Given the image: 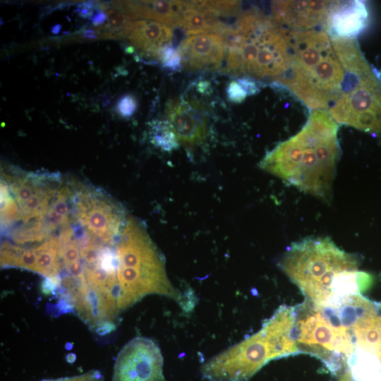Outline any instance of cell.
<instances>
[{
  "label": "cell",
  "mask_w": 381,
  "mask_h": 381,
  "mask_svg": "<svg viewBox=\"0 0 381 381\" xmlns=\"http://www.w3.org/2000/svg\"><path fill=\"white\" fill-rule=\"evenodd\" d=\"M288 33L289 66L272 84L337 123L381 136V75L355 38L334 37L323 25Z\"/></svg>",
  "instance_id": "obj_1"
},
{
  "label": "cell",
  "mask_w": 381,
  "mask_h": 381,
  "mask_svg": "<svg viewBox=\"0 0 381 381\" xmlns=\"http://www.w3.org/2000/svg\"><path fill=\"white\" fill-rule=\"evenodd\" d=\"M338 123L325 111L313 110L296 135L279 143L260 167L304 193L329 201L340 157Z\"/></svg>",
  "instance_id": "obj_2"
},
{
  "label": "cell",
  "mask_w": 381,
  "mask_h": 381,
  "mask_svg": "<svg viewBox=\"0 0 381 381\" xmlns=\"http://www.w3.org/2000/svg\"><path fill=\"white\" fill-rule=\"evenodd\" d=\"M359 260L328 237H308L292 243L279 265L305 296L321 304L332 297L361 294L372 276L358 270Z\"/></svg>",
  "instance_id": "obj_3"
},
{
  "label": "cell",
  "mask_w": 381,
  "mask_h": 381,
  "mask_svg": "<svg viewBox=\"0 0 381 381\" xmlns=\"http://www.w3.org/2000/svg\"><path fill=\"white\" fill-rule=\"evenodd\" d=\"M116 245L119 311L150 294L169 297L185 308L184 297L168 279L162 255L134 219L126 221Z\"/></svg>",
  "instance_id": "obj_4"
},
{
  "label": "cell",
  "mask_w": 381,
  "mask_h": 381,
  "mask_svg": "<svg viewBox=\"0 0 381 381\" xmlns=\"http://www.w3.org/2000/svg\"><path fill=\"white\" fill-rule=\"evenodd\" d=\"M296 308V339L299 353L319 358L332 370L353 354L352 332L330 322L313 303L305 300Z\"/></svg>",
  "instance_id": "obj_5"
},
{
  "label": "cell",
  "mask_w": 381,
  "mask_h": 381,
  "mask_svg": "<svg viewBox=\"0 0 381 381\" xmlns=\"http://www.w3.org/2000/svg\"><path fill=\"white\" fill-rule=\"evenodd\" d=\"M272 360L270 344L260 329L207 361L201 374L208 381H246Z\"/></svg>",
  "instance_id": "obj_6"
},
{
  "label": "cell",
  "mask_w": 381,
  "mask_h": 381,
  "mask_svg": "<svg viewBox=\"0 0 381 381\" xmlns=\"http://www.w3.org/2000/svg\"><path fill=\"white\" fill-rule=\"evenodd\" d=\"M111 381H165L159 346L146 337H135L118 353Z\"/></svg>",
  "instance_id": "obj_7"
},
{
  "label": "cell",
  "mask_w": 381,
  "mask_h": 381,
  "mask_svg": "<svg viewBox=\"0 0 381 381\" xmlns=\"http://www.w3.org/2000/svg\"><path fill=\"white\" fill-rule=\"evenodd\" d=\"M75 217L91 236L104 244H112L124 224L122 214L109 200L91 191L73 197Z\"/></svg>",
  "instance_id": "obj_8"
},
{
  "label": "cell",
  "mask_w": 381,
  "mask_h": 381,
  "mask_svg": "<svg viewBox=\"0 0 381 381\" xmlns=\"http://www.w3.org/2000/svg\"><path fill=\"white\" fill-rule=\"evenodd\" d=\"M166 113L179 143L186 147H194L207 138V116L201 106L195 102L178 99L169 100Z\"/></svg>",
  "instance_id": "obj_9"
},
{
  "label": "cell",
  "mask_w": 381,
  "mask_h": 381,
  "mask_svg": "<svg viewBox=\"0 0 381 381\" xmlns=\"http://www.w3.org/2000/svg\"><path fill=\"white\" fill-rule=\"evenodd\" d=\"M332 1H277L272 4V17L290 30H306L325 25Z\"/></svg>",
  "instance_id": "obj_10"
},
{
  "label": "cell",
  "mask_w": 381,
  "mask_h": 381,
  "mask_svg": "<svg viewBox=\"0 0 381 381\" xmlns=\"http://www.w3.org/2000/svg\"><path fill=\"white\" fill-rule=\"evenodd\" d=\"M178 49L182 64L190 70L217 69L226 53L224 37L217 33L188 36Z\"/></svg>",
  "instance_id": "obj_11"
},
{
  "label": "cell",
  "mask_w": 381,
  "mask_h": 381,
  "mask_svg": "<svg viewBox=\"0 0 381 381\" xmlns=\"http://www.w3.org/2000/svg\"><path fill=\"white\" fill-rule=\"evenodd\" d=\"M296 308L280 306L260 330L266 337L273 359L299 353L296 339Z\"/></svg>",
  "instance_id": "obj_12"
},
{
  "label": "cell",
  "mask_w": 381,
  "mask_h": 381,
  "mask_svg": "<svg viewBox=\"0 0 381 381\" xmlns=\"http://www.w3.org/2000/svg\"><path fill=\"white\" fill-rule=\"evenodd\" d=\"M368 17L361 1H332L325 28L334 37L353 39L365 28Z\"/></svg>",
  "instance_id": "obj_13"
},
{
  "label": "cell",
  "mask_w": 381,
  "mask_h": 381,
  "mask_svg": "<svg viewBox=\"0 0 381 381\" xmlns=\"http://www.w3.org/2000/svg\"><path fill=\"white\" fill-rule=\"evenodd\" d=\"M188 1H116L111 6L133 18L152 20L177 26Z\"/></svg>",
  "instance_id": "obj_14"
},
{
  "label": "cell",
  "mask_w": 381,
  "mask_h": 381,
  "mask_svg": "<svg viewBox=\"0 0 381 381\" xmlns=\"http://www.w3.org/2000/svg\"><path fill=\"white\" fill-rule=\"evenodd\" d=\"M174 33L171 26L147 20H135L128 40L134 48L158 58L162 47L171 44Z\"/></svg>",
  "instance_id": "obj_15"
},
{
  "label": "cell",
  "mask_w": 381,
  "mask_h": 381,
  "mask_svg": "<svg viewBox=\"0 0 381 381\" xmlns=\"http://www.w3.org/2000/svg\"><path fill=\"white\" fill-rule=\"evenodd\" d=\"M349 361L353 381H381V362L375 353L356 348Z\"/></svg>",
  "instance_id": "obj_16"
},
{
  "label": "cell",
  "mask_w": 381,
  "mask_h": 381,
  "mask_svg": "<svg viewBox=\"0 0 381 381\" xmlns=\"http://www.w3.org/2000/svg\"><path fill=\"white\" fill-rule=\"evenodd\" d=\"M34 248L37 253L36 273L45 278L59 276L61 268L59 238L51 236Z\"/></svg>",
  "instance_id": "obj_17"
},
{
  "label": "cell",
  "mask_w": 381,
  "mask_h": 381,
  "mask_svg": "<svg viewBox=\"0 0 381 381\" xmlns=\"http://www.w3.org/2000/svg\"><path fill=\"white\" fill-rule=\"evenodd\" d=\"M107 16V24L97 27L96 31L99 37L108 38H123L129 36L135 20L129 15L116 10L108 8L105 11Z\"/></svg>",
  "instance_id": "obj_18"
},
{
  "label": "cell",
  "mask_w": 381,
  "mask_h": 381,
  "mask_svg": "<svg viewBox=\"0 0 381 381\" xmlns=\"http://www.w3.org/2000/svg\"><path fill=\"white\" fill-rule=\"evenodd\" d=\"M150 134L152 143L164 151L171 152L179 147V139L168 120L152 121Z\"/></svg>",
  "instance_id": "obj_19"
},
{
  "label": "cell",
  "mask_w": 381,
  "mask_h": 381,
  "mask_svg": "<svg viewBox=\"0 0 381 381\" xmlns=\"http://www.w3.org/2000/svg\"><path fill=\"white\" fill-rule=\"evenodd\" d=\"M158 59H160L164 67L171 71H178L181 68L182 59L179 49L171 44L164 46L160 50Z\"/></svg>",
  "instance_id": "obj_20"
},
{
  "label": "cell",
  "mask_w": 381,
  "mask_h": 381,
  "mask_svg": "<svg viewBox=\"0 0 381 381\" xmlns=\"http://www.w3.org/2000/svg\"><path fill=\"white\" fill-rule=\"evenodd\" d=\"M13 267H19L36 272L37 253L35 248H23Z\"/></svg>",
  "instance_id": "obj_21"
},
{
  "label": "cell",
  "mask_w": 381,
  "mask_h": 381,
  "mask_svg": "<svg viewBox=\"0 0 381 381\" xmlns=\"http://www.w3.org/2000/svg\"><path fill=\"white\" fill-rule=\"evenodd\" d=\"M138 102L135 97L131 95L122 96L117 102L116 111L123 117L131 116L137 109Z\"/></svg>",
  "instance_id": "obj_22"
},
{
  "label": "cell",
  "mask_w": 381,
  "mask_h": 381,
  "mask_svg": "<svg viewBox=\"0 0 381 381\" xmlns=\"http://www.w3.org/2000/svg\"><path fill=\"white\" fill-rule=\"evenodd\" d=\"M226 94L228 99L235 103L242 102L248 96L245 90L235 80L229 83L226 88Z\"/></svg>",
  "instance_id": "obj_23"
},
{
  "label": "cell",
  "mask_w": 381,
  "mask_h": 381,
  "mask_svg": "<svg viewBox=\"0 0 381 381\" xmlns=\"http://www.w3.org/2000/svg\"><path fill=\"white\" fill-rule=\"evenodd\" d=\"M40 381H104V378L99 371L94 370L73 377Z\"/></svg>",
  "instance_id": "obj_24"
},
{
  "label": "cell",
  "mask_w": 381,
  "mask_h": 381,
  "mask_svg": "<svg viewBox=\"0 0 381 381\" xmlns=\"http://www.w3.org/2000/svg\"><path fill=\"white\" fill-rule=\"evenodd\" d=\"M237 82L245 90L248 95L257 94L260 91L258 82L250 76L238 78Z\"/></svg>",
  "instance_id": "obj_25"
},
{
  "label": "cell",
  "mask_w": 381,
  "mask_h": 381,
  "mask_svg": "<svg viewBox=\"0 0 381 381\" xmlns=\"http://www.w3.org/2000/svg\"><path fill=\"white\" fill-rule=\"evenodd\" d=\"M94 5V3H81L78 5L76 12L80 17L83 18H92L95 13V8L97 9Z\"/></svg>",
  "instance_id": "obj_26"
},
{
  "label": "cell",
  "mask_w": 381,
  "mask_h": 381,
  "mask_svg": "<svg viewBox=\"0 0 381 381\" xmlns=\"http://www.w3.org/2000/svg\"><path fill=\"white\" fill-rule=\"evenodd\" d=\"M92 23L95 27H99L105 23L107 20V14L104 11L97 9L96 13L91 18Z\"/></svg>",
  "instance_id": "obj_27"
},
{
  "label": "cell",
  "mask_w": 381,
  "mask_h": 381,
  "mask_svg": "<svg viewBox=\"0 0 381 381\" xmlns=\"http://www.w3.org/2000/svg\"><path fill=\"white\" fill-rule=\"evenodd\" d=\"M83 37L87 39L99 38V36L96 30H86L83 32Z\"/></svg>",
  "instance_id": "obj_28"
},
{
  "label": "cell",
  "mask_w": 381,
  "mask_h": 381,
  "mask_svg": "<svg viewBox=\"0 0 381 381\" xmlns=\"http://www.w3.org/2000/svg\"><path fill=\"white\" fill-rule=\"evenodd\" d=\"M339 381H353L350 370L343 373Z\"/></svg>",
  "instance_id": "obj_29"
},
{
  "label": "cell",
  "mask_w": 381,
  "mask_h": 381,
  "mask_svg": "<svg viewBox=\"0 0 381 381\" xmlns=\"http://www.w3.org/2000/svg\"><path fill=\"white\" fill-rule=\"evenodd\" d=\"M61 30V25L60 24H56L51 28V32L54 35H57L58 33H59Z\"/></svg>",
  "instance_id": "obj_30"
}]
</instances>
